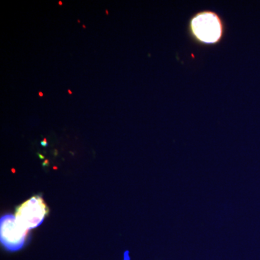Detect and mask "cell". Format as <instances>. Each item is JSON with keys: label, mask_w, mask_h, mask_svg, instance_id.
Masks as SVG:
<instances>
[{"label": "cell", "mask_w": 260, "mask_h": 260, "mask_svg": "<svg viewBox=\"0 0 260 260\" xmlns=\"http://www.w3.org/2000/svg\"><path fill=\"white\" fill-rule=\"evenodd\" d=\"M28 231L21 225L15 215L7 214L0 220V240L9 251L20 250L25 245Z\"/></svg>", "instance_id": "cell-3"}, {"label": "cell", "mask_w": 260, "mask_h": 260, "mask_svg": "<svg viewBox=\"0 0 260 260\" xmlns=\"http://www.w3.org/2000/svg\"><path fill=\"white\" fill-rule=\"evenodd\" d=\"M49 213V208L40 195L32 196L15 210L17 220L27 230L39 226Z\"/></svg>", "instance_id": "cell-2"}, {"label": "cell", "mask_w": 260, "mask_h": 260, "mask_svg": "<svg viewBox=\"0 0 260 260\" xmlns=\"http://www.w3.org/2000/svg\"><path fill=\"white\" fill-rule=\"evenodd\" d=\"M68 92H69V93H70V94H72V92H71V91H70V90H68Z\"/></svg>", "instance_id": "cell-5"}, {"label": "cell", "mask_w": 260, "mask_h": 260, "mask_svg": "<svg viewBox=\"0 0 260 260\" xmlns=\"http://www.w3.org/2000/svg\"><path fill=\"white\" fill-rule=\"evenodd\" d=\"M191 32L199 42L215 44L223 34V25L218 15L212 12H203L195 15L190 23Z\"/></svg>", "instance_id": "cell-1"}, {"label": "cell", "mask_w": 260, "mask_h": 260, "mask_svg": "<svg viewBox=\"0 0 260 260\" xmlns=\"http://www.w3.org/2000/svg\"><path fill=\"white\" fill-rule=\"evenodd\" d=\"M39 95H40V96H43V93H39Z\"/></svg>", "instance_id": "cell-4"}]
</instances>
